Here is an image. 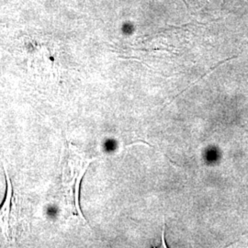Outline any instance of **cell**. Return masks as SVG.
<instances>
[{
	"mask_svg": "<svg viewBox=\"0 0 248 248\" xmlns=\"http://www.w3.org/2000/svg\"><path fill=\"white\" fill-rule=\"evenodd\" d=\"M94 159L86 160L72 144H68L62 169V192L64 205L72 213L84 219L80 211V183L89 164Z\"/></svg>",
	"mask_w": 248,
	"mask_h": 248,
	"instance_id": "obj_1",
	"label": "cell"
},
{
	"mask_svg": "<svg viewBox=\"0 0 248 248\" xmlns=\"http://www.w3.org/2000/svg\"><path fill=\"white\" fill-rule=\"evenodd\" d=\"M4 172L6 177V194L3 202L0 205V233L4 236L6 242L14 243L18 231V204L8 169L5 165Z\"/></svg>",
	"mask_w": 248,
	"mask_h": 248,
	"instance_id": "obj_2",
	"label": "cell"
}]
</instances>
